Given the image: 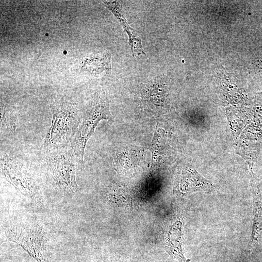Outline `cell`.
I'll return each mask as SVG.
<instances>
[{
  "mask_svg": "<svg viewBox=\"0 0 262 262\" xmlns=\"http://www.w3.org/2000/svg\"><path fill=\"white\" fill-rule=\"evenodd\" d=\"M50 108L52 121L44 145L59 149L71 144L78 128L81 114L75 104L64 98L54 101Z\"/></svg>",
  "mask_w": 262,
  "mask_h": 262,
  "instance_id": "6da1fadb",
  "label": "cell"
},
{
  "mask_svg": "<svg viewBox=\"0 0 262 262\" xmlns=\"http://www.w3.org/2000/svg\"><path fill=\"white\" fill-rule=\"evenodd\" d=\"M110 118L107 96L103 92L95 93L81 114L78 128L71 143L76 157L83 160L86 143L94 133L96 126L100 120Z\"/></svg>",
  "mask_w": 262,
  "mask_h": 262,
  "instance_id": "7a4b0ae2",
  "label": "cell"
},
{
  "mask_svg": "<svg viewBox=\"0 0 262 262\" xmlns=\"http://www.w3.org/2000/svg\"><path fill=\"white\" fill-rule=\"evenodd\" d=\"M8 240L19 245L38 262H48L46 257V237L37 222L25 220L14 223L6 232Z\"/></svg>",
  "mask_w": 262,
  "mask_h": 262,
  "instance_id": "3957f363",
  "label": "cell"
},
{
  "mask_svg": "<svg viewBox=\"0 0 262 262\" xmlns=\"http://www.w3.org/2000/svg\"><path fill=\"white\" fill-rule=\"evenodd\" d=\"M74 158L67 151L58 150L52 152L48 159L47 170L49 178L56 185L76 193L78 186Z\"/></svg>",
  "mask_w": 262,
  "mask_h": 262,
  "instance_id": "277c9868",
  "label": "cell"
},
{
  "mask_svg": "<svg viewBox=\"0 0 262 262\" xmlns=\"http://www.w3.org/2000/svg\"><path fill=\"white\" fill-rule=\"evenodd\" d=\"M1 171L5 178L25 196H33L37 186L26 167L17 160L4 155L1 157Z\"/></svg>",
  "mask_w": 262,
  "mask_h": 262,
  "instance_id": "5b68a950",
  "label": "cell"
},
{
  "mask_svg": "<svg viewBox=\"0 0 262 262\" xmlns=\"http://www.w3.org/2000/svg\"><path fill=\"white\" fill-rule=\"evenodd\" d=\"M178 187L181 193L209 190L213 188L210 181L202 178L195 169L190 168L182 171Z\"/></svg>",
  "mask_w": 262,
  "mask_h": 262,
  "instance_id": "8992f818",
  "label": "cell"
},
{
  "mask_svg": "<svg viewBox=\"0 0 262 262\" xmlns=\"http://www.w3.org/2000/svg\"><path fill=\"white\" fill-rule=\"evenodd\" d=\"M106 6L113 13L115 16L120 21L124 29L127 33L131 47L132 52L134 54L144 53V52L141 45V40L134 35L131 32L130 27L125 22L122 15L121 14L119 3L116 1H103Z\"/></svg>",
  "mask_w": 262,
  "mask_h": 262,
  "instance_id": "52a82bcc",
  "label": "cell"
},
{
  "mask_svg": "<svg viewBox=\"0 0 262 262\" xmlns=\"http://www.w3.org/2000/svg\"><path fill=\"white\" fill-rule=\"evenodd\" d=\"M110 57L108 54L89 56L82 61V69L91 74H98L110 69Z\"/></svg>",
  "mask_w": 262,
  "mask_h": 262,
  "instance_id": "ba28073f",
  "label": "cell"
},
{
  "mask_svg": "<svg viewBox=\"0 0 262 262\" xmlns=\"http://www.w3.org/2000/svg\"><path fill=\"white\" fill-rule=\"evenodd\" d=\"M255 203L254 222L252 235L253 245L257 241L262 231V203L259 196H256Z\"/></svg>",
  "mask_w": 262,
  "mask_h": 262,
  "instance_id": "9c48e42d",
  "label": "cell"
}]
</instances>
